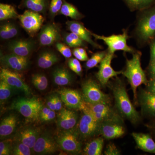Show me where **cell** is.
<instances>
[{"label":"cell","instance_id":"30","mask_svg":"<svg viewBox=\"0 0 155 155\" xmlns=\"http://www.w3.org/2000/svg\"><path fill=\"white\" fill-rule=\"evenodd\" d=\"M19 15L13 6L8 4H0V20L18 18Z\"/></svg>","mask_w":155,"mask_h":155},{"label":"cell","instance_id":"12","mask_svg":"<svg viewBox=\"0 0 155 155\" xmlns=\"http://www.w3.org/2000/svg\"><path fill=\"white\" fill-rule=\"evenodd\" d=\"M1 80L8 84L13 89L21 91L25 94H30V89L23 81L17 73L6 68L1 69L0 72Z\"/></svg>","mask_w":155,"mask_h":155},{"label":"cell","instance_id":"8","mask_svg":"<svg viewBox=\"0 0 155 155\" xmlns=\"http://www.w3.org/2000/svg\"><path fill=\"white\" fill-rule=\"evenodd\" d=\"M137 34L141 40L146 41L155 36V8L144 13L139 21Z\"/></svg>","mask_w":155,"mask_h":155},{"label":"cell","instance_id":"17","mask_svg":"<svg viewBox=\"0 0 155 155\" xmlns=\"http://www.w3.org/2000/svg\"><path fill=\"white\" fill-rule=\"evenodd\" d=\"M78 119V115L74 111L62 109L58 113L57 124L62 130H72L77 125Z\"/></svg>","mask_w":155,"mask_h":155},{"label":"cell","instance_id":"51","mask_svg":"<svg viewBox=\"0 0 155 155\" xmlns=\"http://www.w3.org/2000/svg\"><path fill=\"white\" fill-rule=\"evenodd\" d=\"M76 49H77L78 51L81 54H82V55L85 57V58H88V56H87V54L86 50L84 49L83 48L81 47L76 48Z\"/></svg>","mask_w":155,"mask_h":155},{"label":"cell","instance_id":"47","mask_svg":"<svg viewBox=\"0 0 155 155\" xmlns=\"http://www.w3.org/2000/svg\"><path fill=\"white\" fill-rule=\"evenodd\" d=\"M56 117V114L55 113V111L52 110L49 113L46 115L43 119H41L42 122H49V121H52Z\"/></svg>","mask_w":155,"mask_h":155},{"label":"cell","instance_id":"45","mask_svg":"<svg viewBox=\"0 0 155 155\" xmlns=\"http://www.w3.org/2000/svg\"><path fill=\"white\" fill-rule=\"evenodd\" d=\"M72 54L75 57V58L79 60V61H87L88 60V58H85L83 55L80 54L79 52L78 51L76 48H75L73 50H72Z\"/></svg>","mask_w":155,"mask_h":155},{"label":"cell","instance_id":"2","mask_svg":"<svg viewBox=\"0 0 155 155\" xmlns=\"http://www.w3.org/2000/svg\"><path fill=\"white\" fill-rule=\"evenodd\" d=\"M141 54L140 52L133 53V57L130 60H126V67L122 74L130 83L135 100H137V90L139 86L142 84L146 85L148 81L140 63Z\"/></svg>","mask_w":155,"mask_h":155},{"label":"cell","instance_id":"35","mask_svg":"<svg viewBox=\"0 0 155 155\" xmlns=\"http://www.w3.org/2000/svg\"><path fill=\"white\" fill-rule=\"evenodd\" d=\"M107 52V51H103L98 52L93 54L91 58L87 61L85 68L87 69H89L95 67L102 61Z\"/></svg>","mask_w":155,"mask_h":155},{"label":"cell","instance_id":"14","mask_svg":"<svg viewBox=\"0 0 155 155\" xmlns=\"http://www.w3.org/2000/svg\"><path fill=\"white\" fill-rule=\"evenodd\" d=\"M82 112L83 115L78 122V133L83 138H88L98 133L100 123L88 113Z\"/></svg>","mask_w":155,"mask_h":155},{"label":"cell","instance_id":"1","mask_svg":"<svg viewBox=\"0 0 155 155\" xmlns=\"http://www.w3.org/2000/svg\"><path fill=\"white\" fill-rule=\"evenodd\" d=\"M117 110L122 117L136 124L140 119L139 114L130 102L125 85L121 81H118L112 87Z\"/></svg>","mask_w":155,"mask_h":155},{"label":"cell","instance_id":"42","mask_svg":"<svg viewBox=\"0 0 155 155\" xmlns=\"http://www.w3.org/2000/svg\"><path fill=\"white\" fill-rule=\"evenodd\" d=\"M104 154L106 155H120V151L117 148L115 144L110 143L107 146Z\"/></svg>","mask_w":155,"mask_h":155},{"label":"cell","instance_id":"21","mask_svg":"<svg viewBox=\"0 0 155 155\" xmlns=\"http://www.w3.org/2000/svg\"><path fill=\"white\" fill-rule=\"evenodd\" d=\"M138 101L145 114L155 116V94L142 90L138 95Z\"/></svg>","mask_w":155,"mask_h":155},{"label":"cell","instance_id":"4","mask_svg":"<svg viewBox=\"0 0 155 155\" xmlns=\"http://www.w3.org/2000/svg\"><path fill=\"white\" fill-rule=\"evenodd\" d=\"M80 110L90 114L99 123L106 120L121 118L111 107L110 104L106 103L92 104L84 101Z\"/></svg>","mask_w":155,"mask_h":155},{"label":"cell","instance_id":"10","mask_svg":"<svg viewBox=\"0 0 155 155\" xmlns=\"http://www.w3.org/2000/svg\"><path fill=\"white\" fill-rule=\"evenodd\" d=\"M18 19L22 28L29 34L37 33L42 26L44 18L40 13L31 10H26L19 15Z\"/></svg>","mask_w":155,"mask_h":155},{"label":"cell","instance_id":"50","mask_svg":"<svg viewBox=\"0 0 155 155\" xmlns=\"http://www.w3.org/2000/svg\"><path fill=\"white\" fill-rule=\"evenodd\" d=\"M149 71L151 76V78H155V61L150 62Z\"/></svg>","mask_w":155,"mask_h":155},{"label":"cell","instance_id":"37","mask_svg":"<svg viewBox=\"0 0 155 155\" xmlns=\"http://www.w3.org/2000/svg\"><path fill=\"white\" fill-rule=\"evenodd\" d=\"M13 89L8 84L3 80L0 81V100L1 103L8 99L12 93Z\"/></svg>","mask_w":155,"mask_h":155},{"label":"cell","instance_id":"43","mask_svg":"<svg viewBox=\"0 0 155 155\" xmlns=\"http://www.w3.org/2000/svg\"><path fill=\"white\" fill-rule=\"evenodd\" d=\"M147 91L155 94V78H151L146 84Z\"/></svg>","mask_w":155,"mask_h":155},{"label":"cell","instance_id":"40","mask_svg":"<svg viewBox=\"0 0 155 155\" xmlns=\"http://www.w3.org/2000/svg\"><path fill=\"white\" fill-rule=\"evenodd\" d=\"M55 46L58 51L61 53L64 58L68 59L72 57V53L70 48L67 45L58 42L56 44Z\"/></svg>","mask_w":155,"mask_h":155},{"label":"cell","instance_id":"18","mask_svg":"<svg viewBox=\"0 0 155 155\" xmlns=\"http://www.w3.org/2000/svg\"><path fill=\"white\" fill-rule=\"evenodd\" d=\"M1 61L5 66L17 72L25 70L29 64L27 57L17 55L13 53L1 56Z\"/></svg>","mask_w":155,"mask_h":155},{"label":"cell","instance_id":"48","mask_svg":"<svg viewBox=\"0 0 155 155\" xmlns=\"http://www.w3.org/2000/svg\"><path fill=\"white\" fill-rule=\"evenodd\" d=\"M52 110L50 109L48 107H45L42 108L39 114V119L41 120L42 119L45 117V116L47 115L48 114H49L50 112Z\"/></svg>","mask_w":155,"mask_h":155},{"label":"cell","instance_id":"16","mask_svg":"<svg viewBox=\"0 0 155 155\" xmlns=\"http://www.w3.org/2000/svg\"><path fill=\"white\" fill-rule=\"evenodd\" d=\"M63 102L68 108L80 110L84 100L82 96L77 91L70 89H63L59 91Z\"/></svg>","mask_w":155,"mask_h":155},{"label":"cell","instance_id":"27","mask_svg":"<svg viewBox=\"0 0 155 155\" xmlns=\"http://www.w3.org/2000/svg\"><path fill=\"white\" fill-rule=\"evenodd\" d=\"M59 59L56 54L51 51H45L39 56L37 64L42 69H48L56 64Z\"/></svg>","mask_w":155,"mask_h":155},{"label":"cell","instance_id":"11","mask_svg":"<svg viewBox=\"0 0 155 155\" xmlns=\"http://www.w3.org/2000/svg\"><path fill=\"white\" fill-rule=\"evenodd\" d=\"M114 57V54L108 51L105 57L100 63L99 69L96 76L103 86H105L112 78L122 74V71H116L112 68L111 62Z\"/></svg>","mask_w":155,"mask_h":155},{"label":"cell","instance_id":"41","mask_svg":"<svg viewBox=\"0 0 155 155\" xmlns=\"http://www.w3.org/2000/svg\"><path fill=\"white\" fill-rule=\"evenodd\" d=\"M12 150L11 143L8 141H2L0 142V155L11 154Z\"/></svg>","mask_w":155,"mask_h":155},{"label":"cell","instance_id":"32","mask_svg":"<svg viewBox=\"0 0 155 155\" xmlns=\"http://www.w3.org/2000/svg\"><path fill=\"white\" fill-rule=\"evenodd\" d=\"M18 33V29L13 23H5L0 27V36L3 39H9L14 38Z\"/></svg>","mask_w":155,"mask_h":155},{"label":"cell","instance_id":"29","mask_svg":"<svg viewBox=\"0 0 155 155\" xmlns=\"http://www.w3.org/2000/svg\"><path fill=\"white\" fill-rule=\"evenodd\" d=\"M60 14L75 20H79L84 17L76 7L72 4L67 2L66 0H63V5Z\"/></svg>","mask_w":155,"mask_h":155},{"label":"cell","instance_id":"20","mask_svg":"<svg viewBox=\"0 0 155 155\" xmlns=\"http://www.w3.org/2000/svg\"><path fill=\"white\" fill-rule=\"evenodd\" d=\"M34 46V43L32 41L18 40L11 41L9 44L8 49L13 54L27 57L32 52Z\"/></svg>","mask_w":155,"mask_h":155},{"label":"cell","instance_id":"9","mask_svg":"<svg viewBox=\"0 0 155 155\" xmlns=\"http://www.w3.org/2000/svg\"><path fill=\"white\" fill-rule=\"evenodd\" d=\"M122 118L106 120L100 123L98 133L107 140L119 138L125 133Z\"/></svg>","mask_w":155,"mask_h":155},{"label":"cell","instance_id":"15","mask_svg":"<svg viewBox=\"0 0 155 155\" xmlns=\"http://www.w3.org/2000/svg\"><path fill=\"white\" fill-rule=\"evenodd\" d=\"M61 39V32L54 23H49L43 26L39 35L40 43L43 46H49Z\"/></svg>","mask_w":155,"mask_h":155},{"label":"cell","instance_id":"3","mask_svg":"<svg viewBox=\"0 0 155 155\" xmlns=\"http://www.w3.org/2000/svg\"><path fill=\"white\" fill-rule=\"evenodd\" d=\"M42 108L40 101L36 97L19 98L13 102L11 107V109L16 110L25 118L31 120L39 118Z\"/></svg>","mask_w":155,"mask_h":155},{"label":"cell","instance_id":"28","mask_svg":"<svg viewBox=\"0 0 155 155\" xmlns=\"http://www.w3.org/2000/svg\"><path fill=\"white\" fill-rule=\"evenodd\" d=\"M104 145L102 137L94 139L87 143L84 149V153L86 155H101Z\"/></svg>","mask_w":155,"mask_h":155},{"label":"cell","instance_id":"33","mask_svg":"<svg viewBox=\"0 0 155 155\" xmlns=\"http://www.w3.org/2000/svg\"><path fill=\"white\" fill-rule=\"evenodd\" d=\"M130 8L141 10L146 9L155 2V0H124Z\"/></svg>","mask_w":155,"mask_h":155},{"label":"cell","instance_id":"34","mask_svg":"<svg viewBox=\"0 0 155 155\" xmlns=\"http://www.w3.org/2000/svg\"><path fill=\"white\" fill-rule=\"evenodd\" d=\"M31 82L34 86L39 91H44L48 86L47 78L43 74H38L32 75Z\"/></svg>","mask_w":155,"mask_h":155},{"label":"cell","instance_id":"26","mask_svg":"<svg viewBox=\"0 0 155 155\" xmlns=\"http://www.w3.org/2000/svg\"><path fill=\"white\" fill-rule=\"evenodd\" d=\"M52 75L54 82L59 86L68 85L72 82V75L66 68H57L54 70Z\"/></svg>","mask_w":155,"mask_h":155},{"label":"cell","instance_id":"22","mask_svg":"<svg viewBox=\"0 0 155 155\" xmlns=\"http://www.w3.org/2000/svg\"><path fill=\"white\" fill-rule=\"evenodd\" d=\"M132 136L138 148L146 152L155 153V142L149 134L133 132Z\"/></svg>","mask_w":155,"mask_h":155},{"label":"cell","instance_id":"19","mask_svg":"<svg viewBox=\"0 0 155 155\" xmlns=\"http://www.w3.org/2000/svg\"><path fill=\"white\" fill-rule=\"evenodd\" d=\"M66 24L68 30L77 35L84 41L88 43L94 47L98 48H101V45L93 40L91 32L87 30L82 23L76 21H68Z\"/></svg>","mask_w":155,"mask_h":155},{"label":"cell","instance_id":"23","mask_svg":"<svg viewBox=\"0 0 155 155\" xmlns=\"http://www.w3.org/2000/svg\"><path fill=\"white\" fill-rule=\"evenodd\" d=\"M39 135L38 129L32 127H26L20 130L18 133V141L26 144L33 150Z\"/></svg>","mask_w":155,"mask_h":155},{"label":"cell","instance_id":"46","mask_svg":"<svg viewBox=\"0 0 155 155\" xmlns=\"http://www.w3.org/2000/svg\"><path fill=\"white\" fill-rule=\"evenodd\" d=\"M47 107L49 108L52 110L56 111L55 106L54 97V95L51 96L48 99L46 103Z\"/></svg>","mask_w":155,"mask_h":155},{"label":"cell","instance_id":"6","mask_svg":"<svg viewBox=\"0 0 155 155\" xmlns=\"http://www.w3.org/2000/svg\"><path fill=\"white\" fill-rule=\"evenodd\" d=\"M73 129L64 130L58 134L56 141L62 150L72 154H78L81 152V144L78 134Z\"/></svg>","mask_w":155,"mask_h":155},{"label":"cell","instance_id":"44","mask_svg":"<svg viewBox=\"0 0 155 155\" xmlns=\"http://www.w3.org/2000/svg\"><path fill=\"white\" fill-rule=\"evenodd\" d=\"M56 111H60L62 109V101L58 95H54Z\"/></svg>","mask_w":155,"mask_h":155},{"label":"cell","instance_id":"5","mask_svg":"<svg viewBox=\"0 0 155 155\" xmlns=\"http://www.w3.org/2000/svg\"><path fill=\"white\" fill-rule=\"evenodd\" d=\"M82 97L86 102L95 104H110V99L108 95L101 90L98 84L92 79H88L82 83Z\"/></svg>","mask_w":155,"mask_h":155},{"label":"cell","instance_id":"49","mask_svg":"<svg viewBox=\"0 0 155 155\" xmlns=\"http://www.w3.org/2000/svg\"><path fill=\"white\" fill-rule=\"evenodd\" d=\"M155 61V39L154 40L150 46V62Z\"/></svg>","mask_w":155,"mask_h":155},{"label":"cell","instance_id":"31","mask_svg":"<svg viewBox=\"0 0 155 155\" xmlns=\"http://www.w3.org/2000/svg\"><path fill=\"white\" fill-rule=\"evenodd\" d=\"M63 39L65 44L69 47L76 48L85 46L84 41L73 32L65 34Z\"/></svg>","mask_w":155,"mask_h":155},{"label":"cell","instance_id":"39","mask_svg":"<svg viewBox=\"0 0 155 155\" xmlns=\"http://www.w3.org/2000/svg\"><path fill=\"white\" fill-rule=\"evenodd\" d=\"M69 68L78 75H81L82 72V67L79 60L76 58H70L68 61Z\"/></svg>","mask_w":155,"mask_h":155},{"label":"cell","instance_id":"36","mask_svg":"<svg viewBox=\"0 0 155 155\" xmlns=\"http://www.w3.org/2000/svg\"><path fill=\"white\" fill-rule=\"evenodd\" d=\"M31 153V149L29 147L21 142L19 141L12 148L11 154L30 155Z\"/></svg>","mask_w":155,"mask_h":155},{"label":"cell","instance_id":"13","mask_svg":"<svg viewBox=\"0 0 155 155\" xmlns=\"http://www.w3.org/2000/svg\"><path fill=\"white\" fill-rule=\"evenodd\" d=\"M57 141L49 134H42L37 140L33 150L37 154L49 155L54 153L58 150Z\"/></svg>","mask_w":155,"mask_h":155},{"label":"cell","instance_id":"25","mask_svg":"<svg viewBox=\"0 0 155 155\" xmlns=\"http://www.w3.org/2000/svg\"><path fill=\"white\" fill-rule=\"evenodd\" d=\"M17 119L16 115L11 114L2 120L0 124V136L1 137L8 136L14 132L17 126Z\"/></svg>","mask_w":155,"mask_h":155},{"label":"cell","instance_id":"7","mask_svg":"<svg viewBox=\"0 0 155 155\" xmlns=\"http://www.w3.org/2000/svg\"><path fill=\"white\" fill-rule=\"evenodd\" d=\"M92 36L96 39L101 40L104 42L107 45L108 51L114 54L115 51H123L134 53V50L127 45V40L129 37L127 31L119 35H113L109 36H104L92 33Z\"/></svg>","mask_w":155,"mask_h":155},{"label":"cell","instance_id":"24","mask_svg":"<svg viewBox=\"0 0 155 155\" xmlns=\"http://www.w3.org/2000/svg\"><path fill=\"white\" fill-rule=\"evenodd\" d=\"M49 0H22L20 7L37 13L45 14L49 8Z\"/></svg>","mask_w":155,"mask_h":155},{"label":"cell","instance_id":"38","mask_svg":"<svg viewBox=\"0 0 155 155\" xmlns=\"http://www.w3.org/2000/svg\"><path fill=\"white\" fill-rule=\"evenodd\" d=\"M63 3V0H51L49 11L52 18H54L56 15L60 14Z\"/></svg>","mask_w":155,"mask_h":155}]
</instances>
